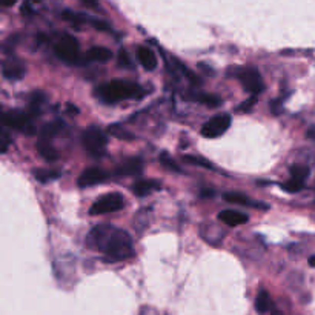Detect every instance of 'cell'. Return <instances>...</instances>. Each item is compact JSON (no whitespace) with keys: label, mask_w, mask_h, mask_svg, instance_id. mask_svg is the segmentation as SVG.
<instances>
[{"label":"cell","mask_w":315,"mask_h":315,"mask_svg":"<svg viewBox=\"0 0 315 315\" xmlns=\"http://www.w3.org/2000/svg\"><path fill=\"white\" fill-rule=\"evenodd\" d=\"M95 94L100 100H103L106 103H117L122 102V100L142 98L145 95V91L138 83L126 80H112L98 86Z\"/></svg>","instance_id":"cell-2"},{"label":"cell","mask_w":315,"mask_h":315,"mask_svg":"<svg viewBox=\"0 0 315 315\" xmlns=\"http://www.w3.org/2000/svg\"><path fill=\"white\" fill-rule=\"evenodd\" d=\"M16 2H17V0H0V3H2V6H5V8L12 6Z\"/></svg>","instance_id":"cell-31"},{"label":"cell","mask_w":315,"mask_h":315,"mask_svg":"<svg viewBox=\"0 0 315 315\" xmlns=\"http://www.w3.org/2000/svg\"><path fill=\"white\" fill-rule=\"evenodd\" d=\"M224 200L229 201V203L234 205H240V206H252V208H266L264 203H255V201H252L249 197H246L242 192H228L224 195Z\"/></svg>","instance_id":"cell-15"},{"label":"cell","mask_w":315,"mask_h":315,"mask_svg":"<svg viewBox=\"0 0 315 315\" xmlns=\"http://www.w3.org/2000/svg\"><path fill=\"white\" fill-rule=\"evenodd\" d=\"M252 103H254V97H252V98L249 100V102H248V103H243V105H242L240 108H242L243 111H249V109H251L249 106H252Z\"/></svg>","instance_id":"cell-32"},{"label":"cell","mask_w":315,"mask_h":315,"mask_svg":"<svg viewBox=\"0 0 315 315\" xmlns=\"http://www.w3.org/2000/svg\"><path fill=\"white\" fill-rule=\"evenodd\" d=\"M305 186V182H301V180H297V179H292L289 182H286L284 185H282V188L284 189V191L287 192H291V194H295V192H300L301 189H303Z\"/></svg>","instance_id":"cell-25"},{"label":"cell","mask_w":315,"mask_h":315,"mask_svg":"<svg viewBox=\"0 0 315 315\" xmlns=\"http://www.w3.org/2000/svg\"><path fill=\"white\" fill-rule=\"evenodd\" d=\"M32 2H40V0H32Z\"/></svg>","instance_id":"cell-34"},{"label":"cell","mask_w":315,"mask_h":315,"mask_svg":"<svg viewBox=\"0 0 315 315\" xmlns=\"http://www.w3.org/2000/svg\"><path fill=\"white\" fill-rule=\"evenodd\" d=\"M88 243L105 255L106 261L117 263L134 257V246L131 235L111 224L94 226Z\"/></svg>","instance_id":"cell-1"},{"label":"cell","mask_w":315,"mask_h":315,"mask_svg":"<svg viewBox=\"0 0 315 315\" xmlns=\"http://www.w3.org/2000/svg\"><path fill=\"white\" fill-rule=\"evenodd\" d=\"M182 160L188 165H192V166H201V168H206V169H212V163H209L208 160H205L203 157H195V156H183Z\"/></svg>","instance_id":"cell-22"},{"label":"cell","mask_w":315,"mask_h":315,"mask_svg":"<svg viewBox=\"0 0 315 315\" xmlns=\"http://www.w3.org/2000/svg\"><path fill=\"white\" fill-rule=\"evenodd\" d=\"M88 59L93 60V62L105 63V62L112 59V53H111V49H108L105 46H94L88 51Z\"/></svg>","instance_id":"cell-16"},{"label":"cell","mask_w":315,"mask_h":315,"mask_svg":"<svg viewBox=\"0 0 315 315\" xmlns=\"http://www.w3.org/2000/svg\"><path fill=\"white\" fill-rule=\"evenodd\" d=\"M255 309L260 314H266L272 309V300L266 291H260L255 298Z\"/></svg>","instance_id":"cell-17"},{"label":"cell","mask_w":315,"mask_h":315,"mask_svg":"<svg viewBox=\"0 0 315 315\" xmlns=\"http://www.w3.org/2000/svg\"><path fill=\"white\" fill-rule=\"evenodd\" d=\"M195 100H198L200 103H203L209 108H217L221 105V98L214 94H197Z\"/></svg>","instance_id":"cell-21"},{"label":"cell","mask_w":315,"mask_h":315,"mask_svg":"<svg viewBox=\"0 0 315 315\" xmlns=\"http://www.w3.org/2000/svg\"><path fill=\"white\" fill-rule=\"evenodd\" d=\"M137 59H138L140 65L146 71H154L157 68V65H158L154 51L151 48H148V46H138V49H137Z\"/></svg>","instance_id":"cell-11"},{"label":"cell","mask_w":315,"mask_h":315,"mask_svg":"<svg viewBox=\"0 0 315 315\" xmlns=\"http://www.w3.org/2000/svg\"><path fill=\"white\" fill-rule=\"evenodd\" d=\"M160 161H161V165L163 166H166L168 169H171V171H175V172H180V168H179V165L177 163H175L171 157H168V154H165L163 153L161 156H160Z\"/></svg>","instance_id":"cell-26"},{"label":"cell","mask_w":315,"mask_h":315,"mask_svg":"<svg viewBox=\"0 0 315 315\" xmlns=\"http://www.w3.org/2000/svg\"><path fill=\"white\" fill-rule=\"evenodd\" d=\"M82 140H83V145L90 154H93L94 157L103 156L105 149H106L108 138H106V134L100 128H97V126H90L88 129H85Z\"/></svg>","instance_id":"cell-3"},{"label":"cell","mask_w":315,"mask_h":315,"mask_svg":"<svg viewBox=\"0 0 315 315\" xmlns=\"http://www.w3.org/2000/svg\"><path fill=\"white\" fill-rule=\"evenodd\" d=\"M140 315H158V312L154 308H143L140 311Z\"/></svg>","instance_id":"cell-29"},{"label":"cell","mask_w":315,"mask_h":315,"mask_svg":"<svg viewBox=\"0 0 315 315\" xmlns=\"http://www.w3.org/2000/svg\"><path fill=\"white\" fill-rule=\"evenodd\" d=\"M108 180V174L100 169V168H88L85 169L80 177H79V185L82 188L85 186H94V185H98V183H103Z\"/></svg>","instance_id":"cell-10"},{"label":"cell","mask_w":315,"mask_h":315,"mask_svg":"<svg viewBox=\"0 0 315 315\" xmlns=\"http://www.w3.org/2000/svg\"><path fill=\"white\" fill-rule=\"evenodd\" d=\"M32 116L28 114V112H22V111H8L3 114V123L8 126V128L17 129L27 134H32L34 128H32Z\"/></svg>","instance_id":"cell-7"},{"label":"cell","mask_w":315,"mask_h":315,"mask_svg":"<svg viewBox=\"0 0 315 315\" xmlns=\"http://www.w3.org/2000/svg\"><path fill=\"white\" fill-rule=\"evenodd\" d=\"M119 65L123 68H132L134 66L128 51H125V49H120L119 51Z\"/></svg>","instance_id":"cell-27"},{"label":"cell","mask_w":315,"mask_h":315,"mask_svg":"<svg viewBox=\"0 0 315 315\" xmlns=\"http://www.w3.org/2000/svg\"><path fill=\"white\" fill-rule=\"evenodd\" d=\"M108 132L111 135L120 138V140H132V138H134V135L129 131H126L123 126H120V125H111L108 128Z\"/></svg>","instance_id":"cell-20"},{"label":"cell","mask_w":315,"mask_h":315,"mask_svg":"<svg viewBox=\"0 0 315 315\" xmlns=\"http://www.w3.org/2000/svg\"><path fill=\"white\" fill-rule=\"evenodd\" d=\"M308 175H309V168L308 166H305V165H294V166H291V177L292 179L305 182L308 179Z\"/></svg>","instance_id":"cell-23"},{"label":"cell","mask_w":315,"mask_h":315,"mask_svg":"<svg viewBox=\"0 0 315 315\" xmlns=\"http://www.w3.org/2000/svg\"><path fill=\"white\" fill-rule=\"evenodd\" d=\"M238 80L243 85L245 90L251 95H258L264 90V83L261 79V74L255 68H243L240 72L237 74Z\"/></svg>","instance_id":"cell-6"},{"label":"cell","mask_w":315,"mask_h":315,"mask_svg":"<svg viewBox=\"0 0 315 315\" xmlns=\"http://www.w3.org/2000/svg\"><path fill=\"white\" fill-rule=\"evenodd\" d=\"M2 74L8 80H20L27 74V66L17 59H5L2 63Z\"/></svg>","instance_id":"cell-9"},{"label":"cell","mask_w":315,"mask_h":315,"mask_svg":"<svg viewBox=\"0 0 315 315\" xmlns=\"http://www.w3.org/2000/svg\"><path fill=\"white\" fill-rule=\"evenodd\" d=\"M62 129V123H53V125H46L43 126L42 129V138H45V140H49L51 137L57 135Z\"/></svg>","instance_id":"cell-24"},{"label":"cell","mask_w":315,"mask_h":315,"mask_svg":"<svg viewBox=\"0 0 315 315\" xmlns=\"http://www.w3.org/2000/svg\"><path fill=\"white\" fill-rule=\"evenodd\" d=\"M82 3L90 6V8H95L97 6V0H82Z\"/></svg>","instance_id":"cell-30"},{"label":"cell","mask_w":315,"mask_h":315,"mask_svg":"<svg viewBox=\"0 0 315 315\" xmlns=\"http://www.w3.org/2000/svg\"><path fill=\"white\" fill-rule=\"evenodd\" d=\"M309 264H311V266H315V257H312V258L309 260Z\"/></svg>","instance_id":"cell-33"},{"label":"cell","mask_w":315,"mask_h":315,"mask_svg":"<svg viewBox=\"0 0 315 315\" xmlns=\"http://www.w3.org/2000/svg\"><path fill=\"white\" fill-rule=\"evenodd\" d=\"M231 116L229 114H219L216 117H212L209 122H206L201 128V134L206 138H216L220 137L229 129L231 126Z\"/></svg>","instance_id":"cell-8"},{"label":"cell","mask_w":315,"mask_h":315,"mask_svg":"<svg viewBox=\"0 0 315 315\" xmlns=\"http://www.w3.org/2000/svg\"><path fill=\"white\" fill-rule=\"evenodd\" d=\"M34 177L39 180L40 183H48V182H51L54 179H59L60 177V172L51 171V169H37L34 172Z\"/></svg>","instance_id":"cell-19"},{"label":"cell","mask_w":315,"mask_h":315,"mask_svg":"<svg viewBox=\"0 0 315 315\" xmlns=\"http://www.w3.org/2000/svg\"><path fill=\"white\" fill-rule=\"evenodd\" d=\"M8 146H9V138H8V134L3 132V134H2V153H6Z\"/></svg>","instance_id":"cell-28"},{"label":"cell","mask_w":315,"mask_h":315,"mask_svg":"<svg viewBox=\"0 0 315 315\" xmlns=\"http://www.w3.org/2000/svg\"><path fill=\"white\" fill-rule=\"evenodd\" d=\"M125 206V198L119 192H111L98 198L95 203L91 206V216H103V214H111L123 209Z\"/></svg>","instance_id":"cell-4"},{"label":"cell","mask_w":315,"mask_h":315,"mask_svg":"<svg viewBox=\"0 0 315 315\" xmlns=\"http://www.w3.org/2000/svg\"><path fill=\"white\" fill-rule=\"evenodd\" d=\"M161 189V185L157 180H140L131 186V191L138 195V197H145L154 191H158Z\"/></svg>","instance_id":"cell-13"},{"label":"cell","mask_w":315,"mask_h":315,"mask_svg":"<svg viewBox=\"0 0 315 315\" xmlns=\"http://www.w3.org/2000/svg\"><path fill=\"white\" fill-rule=\"evenodd\" d=\"M56 54L60 60L66 62V63H74L77 62L79 54H80V49H79V42L74 39L72 35L65 34L62 35L60 39L57 40L56 46Z\"/></svg>","instance_id":"cell-5"},{"label":"cell","mask_w":315,"mask_h":315,"mask_svg":"<svg viewBox=\"0 0 315 315\" xmlns=\"http://www.w3.org/2000/svg\"><path fill=\"white\" fill-rule=\"evenodd\" d=\"M142 168H143V163L140 158H129L123 161L116 172L119 175H137L142 172Z\"/></svg>","instance_id":"cell-14"},{"label":"cell","mask_w":315,"mask_h":315,"mask_svg":"<svg viewBox=\"0 0 315 315\" xmlns=\"http://www.w3.org/2000/svg\"><path fill=\"white\" fill-rule=\"evenodd\" d=\"M37 148H39V153L45 160H48V161L57 160V153H56V149L51 146V143H49V140L42 138V140L39 142V145H37Z\"/></svg>","instance_id":"cell-18"},{"label":"cell","mask_w":315,"mask_h":315,"mask_svg":"<svg viewBox=\"0 0 315 315\" xmlns=\"http://www.w3.org/2000/svg\"><path fill=\"white\" fill-rule=\"evenodd\" d=\"M248 216L243 212H238V211H234V209H226V211H221L219 214V220L224 224L228 226H240V224H245L248 221Z\"/></svg>","instance_id":"cell-12"}]
</instances>
